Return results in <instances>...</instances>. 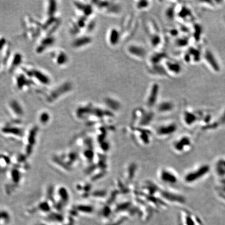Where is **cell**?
<instances>
[{
  "label": "cell",
  "instance_id": "4316f807",
  "mask_svg": "<svg viewBox=\"0 0 225 225\" xmlns=\"http://www.w3.org/2000/svg\"><path fill=\"white\" fill-rule=\"evenodd\" d=\"M220 119L217 121L220 124V126L225 125V110L220 116Z\"/></svg>",
  "mask_w": 225,
  "mask_h": 225
},
{
  "label": "cell",
  "instance_id": "9c48e42d",
  "mask_svg": "<svg viewBox=\"0 0 225 225\" xmlns=\"http://www.w3.org/2000/svg\"><path fill=\"white\" fill-rule=\"evenodd\" d=\"M178 129V125L174 121L164 123L157 127L156 134L161 138H168L175 134Z\"/></svg>",
  "mask_w": 225,
  "mask_h": 225
},
{
  "label": "cell",
  "instance_id": "d4e9b609",
  "mask_svg": "<svg viewBox=\"0 0 225 225\" xmlns=\"http://www.w3.org/2000/svg\"><path fill=\"white\" fill-rule=\"evenodd\" d=\"M39 121L42 125H46L49 122L50 116L47 112H42L39 116Z\"/></svg>",
  "mask_w": 225,
  "mask_h": 225
},
{
  "label": "cell",
  "instance_id": "8fae6325",
  "mask_svg": "<svg viewBox=\"0 0 225 225\" xmlns=\"http://www.w3.org/2000/svg\"><path fill=\"white\" fill-rule=\"evenodd\" d=\"M163 65L168 75L178 76L182 73V68L178 62L167 58L164 61Z\"/></svg>",
  "mask_w": 225,
  "mask_h": 225
},
{
  "label": "cell",
  "instance_id": "d6986e66",
  "mask_svg": "<svg viewBox=\"0 0 225 225\" xmlns=\"http://www.w3.org/2000/svg\"><path fill=\"white\" fill-rule=\"evenodd\" d=\"M104 101L106 105L113 110H118L121 107V103L114 97L108 96L106 97Z\"/></svg>",
  "mask_w": 225,
  "mask_h": 225
},
{
  "label": "cell",
  "instance_id": "5bb4252c",
  "mask_svg": "<svg viewBox=\"0 0 225 225\" xmlns=\"http://www.w3.org/2000/svg\"><path fill=\"white\" fill-rule=\"evenodd\" d=\"M75 7L76 8L80 16L89 18L91 17L93 13L92 4H87L83 2H75Z\"/></svg>",
  "mask_w": 225,
  "mask_h": 225
},
{
  "label": "cell",
  "instance_id": "8992f818",
  "mask_svg": "<svg viewBox=\"0 0 225 225\" xmlns=\"http://www.w3.org/2000/svg\"><path fill=\"white\" fill-rule=\"evenodd\" d=\"M202 59H204L206 64L208 66L210 69L215 73L220 72L221 67L217 58L212 50L209 49L205 50L202 52Z\"/></svg>",
  "mask_w": 225,
  "mask_h": 225
},
{
  "label": "cell",
  "instance_id": "7c38bea8",
  "mask_svg": "<svg viewBox=\"0 0 225 225\" xmlns=\"http://www.w3.org/2000/svg\"><path fill=\"white\" fill-rule=\"evenodd\" d=\"M164 198L169 202L176 205H183L186 202V199L184 195L177 192L166 191L164 192Z\"/></svg>",
  "mask_w": 225,
  "mask_h": 225
},
{
  "label": "cell",
  "instance_id": "277c9868",
  "mask_svg": "<svg viewBox=\"0 0 225 225\" xmlns=\"http://www.w3.org/2000/svg\"><path fill=\"white\" fill-rule=\"evenodd\" d=\"M159 178L164 184L169 185H176L179 180L178 174L169 168H163L159 170Z\"/></svg>",
  "mask_w": 225,
  "mask_h": 225
},
{
  "label": "cell",
  "instance_id": "7a4b0ae2",
  "mask_svg": "<svg viewBox=\"0 0 225 225\" xmlns=\"http://www.w3.org/2000/svg\"><path fill=\"white\" fill-rule=\"evenodd\" d=\"M193 139L190 135L182 134L173 141L172 148L175 153L181 155L190 151L193 148Z\"/></svg>",
  "mask_w": 225,
  "mask_h": 225
},
{
  "label": "cell",
  "instance_id": "9a60e30c",
  "mask_svg": "<svg viewBox=\"0 0 225 225\" xmlns=\"http://www.w3.org/2000/svg\"><path fill=\"white\" fill-rule=\"evenodd\" d=\"M92 37L89 35H82L75 39L72 41V47L75 49H82L92 44Z\"/></svg>",
  "mask_w": 225,
  "mask_h": 225
},
{
  "label": "cell",
  "instance_id": "7402d4cb",
  "mask_svg": "<svg viewBox=\"0 0 225 225\" xmlns=\"http://www.w3.org/2000/svg\"><path fill=\"white\" fill-rule=\"evenodd\" d=\"M151 5V2L149 1H137L135 3V7L139 11H146Z\"/></svg>",
  "mask_w": 225,
  "mask_h": 225
},
{
  "label": "cell",
  "instance_id": "4fadbf2b",
  "mask_svg": "<svg viewBox=\"0 0 225 225\" xmlns=\"http://www.w3.org/2000/svg\"><path fill=\"white\" fill-rule=\"evenodd\" d=\"M122 37L121 31L116 27H112L108 31L107 41L109 46L116 47L121 41Z\"/></svg>",
  "mask_w": 225,
  "mask_h": 225
},
{
  "label": "cell",
  "instance_id": "ac0fdd59",
  "mask_svg": "<svg viewBox=\"0 0 225 225\" xmlns=\"http://www.w3.org/2000/svg\"><path fill=\"white\" fill-rule=\"evenodd\" d=\"M177 12V15L179 16L180 18L184 19V21H189L192 19L193 18V14L192 11H191L189 8L185 6H182V7L180 8L179 10Z\"/></svg>",
  "mask_w": 225,
  "mask_h": 225
},
{
  "label": "cell",
  "instance_id": "603a6c76",
  "mask_svg": "<svg viewBox=\"0 0 225 225\" xmlns=\"http://www.w3.org/2000/svg\"><path fill=\"white\" fill-rule=\"evenodd\" d=\"M165 16L167 19L172 21L176 16V9L172 6L166 8L165 11Z\"/></svg>",
  "mask_w": 225,
  "mask_h": 225
},
{
  "label": "cell",
  "instance_id": "44dd1931",
  "mask_svg": "<svg viewBox=\"0 0 225 225\" xmlns=\"http://www.w3.org/2000/svg\"><path fill=\"white\" fill-rule=\"evenodd\" d=\"M56 63L59 66H63L66 65L69 61L68 55L66 53L62 51H59L57 53L56 55Z\"/></svg>",
  "mask_w": 225,
  "mask_h": 225
},
{
  "label": "cell",
  "instance_id": "6da1fadb",
  "mask_svg": "<svg viewBox=\"0 0 225 225\" xmlns=\"http://www.w3.org/2000/svg\"><path fill=\"white\" fill-rule=\"evenodd\" d=\"M212 169V167L207 163L198 165L185 172L183 182L187 185L197 184L208 176Z\"/></svg>",
  "mask_w": 225,
  "mask_h": 225
},
{
  "label": "cell",
  "instance_id": "484cf974",
  "mask_svg": "<svg viewBox=\"0 0 225 225\" xmlns=\"http://www.w3.org/2000/svg\"><path fill=\"white\" fill-rule=\"evenodd\" d=\"M188 42H189V40L187 37H182V38L180 37L176 41V46H177L178 47H184L188 45Z\"/></svg>",
  "mask_w": 225,
  "mask_h": 225
},
{
  "label": "cell",
  "instance_id": "52a82bcc",
  "mask_svg": "<svg viewBox=\"0 0 225 225\" xmlns=\"http://www.w3.org/2000/svg\"><path fill=\"white\" fill-rule=\"evenodd\" d=\"M179 220V225H204L198 216L187 210L181 211Z\"/></svg>",
  "mask_w": 225,
  "mask_h": 225
},
{
  "label": "cell",
  "instance_id": "ba28073f",
  "mask_svg": "<svg viewBox=\"0 0 225 225\" xmlns=\"http://www.w3.org/2000/svg\"><path fill=\"white\" fill-rule=\"evenodd\" d=\"M160 92V86L157 82H153L150 85L148 90L146 97V103L149 108L156 106L159 103V95Z\"/></svg>",
  "mask_w": 225,
  "mask_h": 225
},
{
  "label": "cell",
  "instance_id": "e0dca14e",
  "mask_svg": "<svg viewBox=\"0 0 225 225\" xmlns=\"http://www.w3.org/2000/svg\"><path fill=\"white\" fill-rule=\"evenodd\" d=\"M156 106L159 113L167 114L173 112L176 108V105L172 101L165 100L158 103Z\"/></svg>",
  "mask_w": 225,
  "mask_h": 225
},
{
  "label": "cell",
  "instance_id": "5b68a950",
  "mask_svg": "<svg viewBox=\"0 0 225 225\" xmlns=\"http://www.w3.org/2000/svg\"><path fill=\"white\" fill-rule=\"evenodd\" d=\"M126 51L130 56L137 60L141 61L146 58V50L143 46L138 43H130L126 48Z\"/></svg>",
  "mask_w": 225,
  "mask_h": 225
},
{
  "label": "cell",
  "instance_id": "30bf717a",
  "mask_svg": "<svg viewBox=\"0 0 225 225\" xmlns=\"http://www.w3.org/2000/svg\"><path fill=\"white\" fill-rule=\"evenodd\" d=\"M200 113L192 110H185L182 113V119L184 125L188 127H192L199 123Z\"/></svg>",
  "mask_w": 225,
  "mask_h": 225
},
{
  "label": "cell",
  "instance_id": "cb8c5ba5",
  "mask_svg": "<svg viewBox=\"0 0 225 225\" xmlns=\"http://www.w3.org/2000/svg\"><path fill=\"white\" fill-rule=\"evenodd\" d=\"M194 31H193V37L194 38L195 41H199L200 40L201 37V34H202V28L199 25H194Z\"/></svg>",
  "mask_w": 225,
  "mask_h": 225
},
{
  "label": "cell",
  "instance_id": "3957f363",
  "mask_svg": "<svg viewBox=\"0 0 225 225\" xmlns=\"http://www.w3.org/2000/svg\"><path fill=\"white\" fill-rule=\"evenodd\" d=\"M92 4L100 11L110 15H117L121 11V6L115 3V2L112 1H93Z\"/></svg>",
  "mask_w": 225,
  "mask_h": 225
},
{
  "label": "cell",
  "instance_id": "ffe728a7",
  "mask_svg": "<svg viewBox=\"0 0 225 225\" xmlns=\"http://www.w3.org/2000/svg\"><path fill=\"white\" fill-rule=\"evenodd\" d=\"M216 185V191L220 198L225 202V178L218 179Z\"/></svg>",
  "mask_w": 225,
  "mask_h": 225
},
{
  "label": "cell",
  "instance_id": "2e32d148",
  "mask_svg": "<svg viewBox=\"0 0 225 225\" xmlns=\"http://www.w3.org/2000/svg\"><path fill=\"white\" fill-rule=\"evenodd\" d=\"M212 169L218 179L225 178V157L216 159Z\"/></svg>",
  "mask_w": 225,
  "mask_h": 225
}]
</instances>
